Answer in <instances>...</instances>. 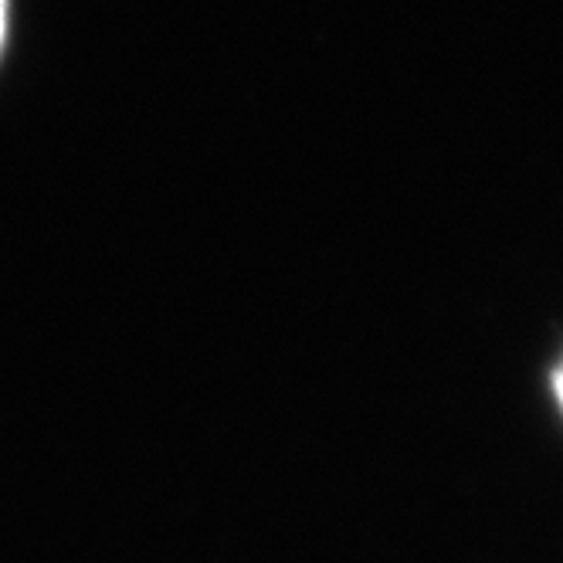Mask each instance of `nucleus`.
<instances>
[{"label": "nucleus", "instance_id": "obj_1", "mask_svg": "<svg viewBox=\"0 0 563 563\" xmlns=\"http://www.w3.org/2000/svg\"><path fill=\"white\" fill-rule=\"evenodd\" d=\"M553 390H556V400H560V411H563V364L556 367L553 374Z\"/></svg>", "mask_w": 563, "mask_h": 563}, {"label": "nucleus", "instance_id": "obj_2", "mask_svg": "<svg viewBox=\"0 0 563 563\" xmlns=\"http://www.w3.org/2000/svg\"><path fill=\"white\" fill-rule=\"evenodd\" d=\"M4 21H8V0H0V42H4Z\"/></svg>", "mask_w": 563, "mask_h": 563}]
</instances>
